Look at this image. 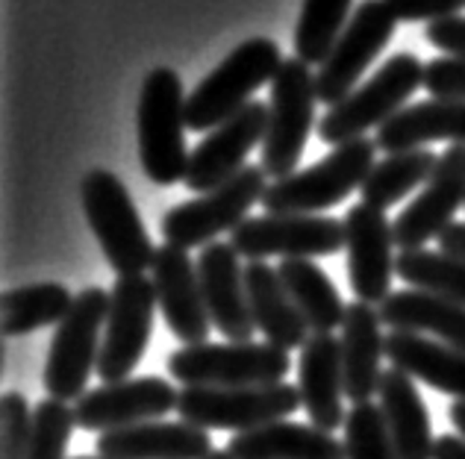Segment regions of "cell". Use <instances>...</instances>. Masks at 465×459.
<instances>
[{
    "label": "cell",
    "instance_id": "1",
    "mask_svg": "<svg viewBox=\"0 0 465 459\" xmlns=\"http://www.w3.org/2000/svg\"><path fill=\"white\" fill-rule=\"evenodd\" d=\"M139 160L156 186H174L186 180L192 153L186 148V94L177 71L153 68L139 94Z\"/></svg>",
    "mask_w": 465,
    "mask_h": 459
},
{
    "label": "cell",
    "instance_id": "2",
    "mask_svg": "<svg viewBox=\"0 0 465 459\" xmlns=\"http://www.w3.org/2000/svg\"><path fill=\"white\" fill-rule=\"evenodd\" d=\"M377 156L374 139H353L333 148L322 162L310 165L307 171L274 180L262 198V210L274 215H318L345 200L351 191L362 189L365 177L371 174Z\"/></svg>",
    "mask_w": 465,
    "mask_h": 459
},
{
    "label": "cell",
    "instance_id": "3",
    "mask_svg": "<svg viewBox=\"0 0 465 459\" xmlns=\"http://www.w3.org/2000/svg\"><path fill=\"white\" fill-rule=\"evenodd\" d=\"M80 198L85 221L101 241L104 257L115 269V274L127 277L144 274V269H151L156 248L139 219L127 186L106 168H94L83 177Z\"/></svg>",
    "mask_w": 465,
    "mask_h": 459
},
{
    "label": "cell",
    "instance_id": "4",
    "mask_svg": "<svg viewBox=\"0 0 465 459\" xmlns=\"http://www.w3.org/2000/svg\"><path fill=\"white\" fill-rule=\"evenodd\" d=\"M283 56L272 39H248L198 89L186 94V124L194 132L215 130L251 103V94L277 77Z\"/></svg>",
    "mask_w": 465,
    "mask_h": 459
},
{
    "label": "cell",
    "instance_id": "5",
    "mask_svg": "<svg viewBox=\"0 0 465 459\" xmlns=\"http://www.w3.org/2000/svg\"><path fill=\"white\" fill-rule=\"evenodd\" d=\"M419 86H424L421 59L415 54L389 56L374 77L353 89L341 103L330 106V112L318 121V139L339 148L345 142L362 139L365 130H381L403 110Z\"/></svg>",
    "mask_w": 465,
    "mask_h": 459
},
{
    "label": "cell",
    "instance_id": "6",
    "mask_svg": "<svg viewBox=\"0 0 465 459\" xmlns=\"http://www.w3.org/2000/svg\"><path fill=\"white\" fill-rule=\"evenodd\" d=\"M109 316V292L85 286L74 298V307L56 324L51 350L45 362V389L56 401H80L92 371L97 368L104 345V327Z\"/></svg>",
    "mask_w": 465,
    "mask_h": 459
},
{
    "label": "cell",
    "instance_id": "7",
    "mask_svg": "<svg viewBox=\"0 0 465 459\" xmlns=\"http://www.w3.org/2000/svg\"><path fill=\"white\" fill-rule=\"evenodd\" d=\"M292 368L289 354L268 342L186 345L168 356V374L177 383L210 386V389H242V386L283 383Z\"/></svg>",
    "mask_w": 465,
    "mask_h": 459
},
{
    "label": "cell",
    "instance_id": "8",
    "mask_svg": "<svg viewBox=\"0 0 465 459\" xmlns=\"http://www.w3.org/2000/svg\"><path fill=\"white\" fill-rule=\"evenodd\" d=\"M315 74L298 56L283 59L277 77L272 80L268 101V130L262 139V171L274 180L295 174L307 148L310 130L315 124Z\"/></svg>",
    "mask_w": 465,
    "mask_h": 459
},
{
    "label": "cell",
    "instance_id": "9",
    "mask_svg": "<svg viewBox=\"0 0 465 459\" xmlns=\"http://www.w3.org/2000/svg\"><path fill=\"white\" fill-rule=\"evenodd\" d=\"M265 177L268 174L262 171V165H244L236 177L218 189L171 207L163 215V221H159L165 245H174L183 250L206 248L213 245L215 236L227 233V230L232 233L248 219L253 203H262L268 186H272Z\"/></svg>",
    "mask_w": 465,
    "mask_h": 459
},
{
    "label": "cell",
    "instance_id": "10",
    "mask_svg": "<svg viewBox=\"0 0 465 459\" xmlns=\"http://www.w3.org/2000/svg\"><path fill=\"white\" fill-rule=\"evenodd\" d=\"M303 409L298 386H242V389H210V386H189L180 392L177 413L180 421L201 430H239L286 421L292 413Z\"/></svg>",
    "mask_w": 465,
    "mask_h": 459
},
{
    "label": "cell",
    "instance_id": "11",
    "mask_svg": "<svg viewBox=\"0 0 465 459\" xmlns=\"http://www.w3.org/2000/svg\"><path fill=\"white\" fill-rule=\"evenodd\" d=\"M156 309V288L144 274H127L113 283L104 345L97 356V377L106 386L124 383L142 362L153 336Z\"/></svg>",
    "mask_w": 465,
    "mask_h": 459
},
{
    "label": "cell",
    "instance_id": "12",
    "mask_svg": "<svg viewBox=\"0 0 465 459\" xmlns=\"http://www.w3.org/2000/svg\"><path fill=\"white\" fill-rule=\"evenodd\" d=\"M230 245L239 257L256 262L265 257L283 259H315L333 257L345 248V224L330 215H256L244 219L230 233Z\"/></svg>",
    "mask_w": 465,
    "mask_h": 459
},
{
    "label": "cell",
    "instance_id": "13",
    "mask_svg": "<svg viewBox=\"0 0 465 459\" xmlns=\"http://www.w3.org/2000/svg\"><path fill=\"white\" fill-rule=\"evenodd\" d=\"M395 24L398 18L391 15L386 0H360L345 33L339 35L333 54L315 74L318 101L327 106L345 101L357 89L365 68L386 51V44L395 35Z\"/></svg>",
    "mask_w": 465,
    "mask_h": 459
},
{
    "label": "cell",
    "instance_id": "14",
    "mask_svg": "<svg viewBox=\"0 0 465 459\" xmlns=\"http://www.w3.org/2000/svg\"><path fill=\"white\" fill-rule=\"evenodd\" d=\"M177 401L180 392L174 389V383L148 374V377L109 383L85 392L74 404V418L80 430L104 436L109 430L159 421L171 409H177Z\"/></svg>",
    "mask_w": 465,
    "mask_h": 459
},
{
    "label": "cell",
    "instance_id": "15",
    "mask_svg": "<svg viewBox=\"0 0 465 459\" xmlns=\"http://www.w3.org/2000/svg\"><path fill=\"white\" fill-rule=\"evenodd\" d=\"M345 224L348 250V280L353 298L362 304L381 307L391 295V274H395V230L383 210L369 203H357L341 219Z\"/></svg>",
    "mask_w": 465,
    "mask_h": 459
},
{
    "label": "cell",
    "instance_id": "16",
    "mask_svg": "<svg viewBox=\"0 0 465 459\" xmlns=\"http://www.w3.org/2000/svg\"><path fill=\"white\" fill-rule=\"evenodd\" d=\"M460 207H465V144H450L421 195L391 221L395 245L401 250L424 248L454 224Z\"/></svg>",
    "mask_w": 465,
    "mask_h": 459
},
{
    "label": "cell",
    "instance_id": "17",
    "mask_svg": "<svg viewBox=\"0 0 465 459\" xmlns=\"http://www.w3.org/2000/svg\"><path fill=\"white\" fill-rule=\"evenodd\" d=\"M268 130V106L260 101H251L242 112H236L222 127H215L198 148L192 151L189 171H186V189L194 195L218 189L227 180L236 177L248 153L262 144Z\"/></svg>",
    "mask_w": 465,
    "mask_h": 459
},
{
    "label": "cell",
    "instance_id": "18",
    "mask_svg": "<svg viewBox=\"0 0 465 459\" xmlns=\"http://www.w3.org/2000/svg\"><path fill=\"white\" fill-rule=\"evenodd\" d=\"M151 280L156 288L159 312H163L171 336H177L186 345H203L213 330V318L206 312L198 262H192L183 248L163 245L156 248Z\"/></svg>",
    "mask_w": 465,
    "mask_h": 459
},
{
    "label": "cell",
    "instance_id": "19",
    "mask_svg": "<svg viewBox=\"0 0 465 459\" xmlns=\"http://www.w3.org/2000/svg\"><path fill=\"white\" fill-rule=\"evenodd\" d=\"M198 277L213 327L230 342H253L256 324L244 288V265L230 241H213L198 257Z\"/></svg>",
    "mask_w": 465,
    "mask_h": 459
},
{
    "label": "cell",
    "instance_id": "20",
    "mask_svg": "<svg viewBox=\"0 0 465 459\" xmlns=\"http://www.w3.org/2000/svg\"><path fill=\"white\" fill-rule=\"evenodd\" d=\"M298 392L303 409L318 430L333 433L345 427V374H341V347L333 333H312L301 347L298 362Z\"/></svg>",
    "mask_w": 465,
    "mask_h": 459
},
{
    "label": "cell",
    "instance_id": "21",
    "mask_svg": "<svg viewBox=\"0 0 465 459\" xmlns=\"http://www.w3.org/2000/svg\"><path fill=\"white\" fill-rule=\"evenodd\" d=\"M215 454L210 430L189 421H144L97 436L104 459H210Z\"/></svg>",
    "mask_w": 465,
    "mask_h": 459
},
{
    "label": "cell",
    "instance_id": "22",
    "mask_svg": "<svg viewBox=\"0 0 465 459\" xmlns=\"http://www.w3.org/2000/svg\"><path fill=\"white\" fill-rule=\"evenodd\" d=\"M381 324V309L362 300H353L341 321V374H345V397L353 406L369 404L381 392V362L386 356Z\"/></svg>",
    "mask_w": 465,
    "mask_h": 459
},
{
    "label": "cell",
    "instance_id": "23",
    "mask_svg": "<svg viewBox=\"0 0 465 459\" xmlns=\"http://www.w3.org/2000/svg\"><path fill=\"white\" fill-rule=\"evenodd\" d=\"M244 288H248L256 333H262L268 345L286 350V354L307 345L312 333L298 312L295 300L289 298L274 265H265L262 259L244 265Z\"/></svg>",
    "mask_w": 465,
    "mask_h": 459
},
{
    "label": "cell",
    "instance_id": "24",
    "mask_svg": "<svg viewBox=\"0 0 465 459\" xmlns=\"http://www.w3.org/2000/svg\"><path fill=\"white\" fill-rule=\"evenodd\" d=\"M381 321L395 333H415L465 354V307L421 288L391 292L381 307Z\"/></svg>",
    "mask_w": 465,
    "mask_h": 459
},
{
    "label": "cell",
    "instance_id": "25",
    "mask_svg": "<svg viewBox=\"0 0 465 459\" xmlns=\"http://www.w3.org/2000/svg\"><path fill=\"white\" fill-rule=\"evenodd\" d=\"M377 395H381V413L398 459H433V425L415 377L401 368H386Z\"/></svg>",
    "mask_w": 465,
    "mask_h": 459
},
{
    "label": "cell",
    "instance_id": "26",
    "mask_svg": "<svg viewBox=\"0 0 465 459\" xmlns=\"http://www.w3.org/2000/svg\"><path fill=\"white\" fill-rule=\"evenodd\" d=\"M377 151L403 153L419 151L430 142H450L465 144V101H421L389 118L386 124L377 130Z\"/></svg>",
    "mask_w": 465,
    "mask_h": 459
},
{
    "label": "cell",
    "instance_id": "27",
    "mask_svg": "<svg viewBox=\"0 0 465 459\" xmlns=\"http://www.w3.org/2000/svg\"><path fill=\"white\" fill-rule=\"evenodd\" d=\"M230 459H348L345 442L315 425L274 421V425L236 433L227 448Z\"/></svg>",
    "mask_w": 465,
    "mask_h": 459
},
{
    "label": "cell",
    "instance_id": "28",
    "mask_svg": "<svg viewBox=\"0 0 465 459\" xmlns=\"http://www.w3.org/2000/svg\"><path fill=\"white\" fill-rule=\"evenodd\" d=\"M386 359L391 368L407 371L410 377L427 383L436 392L450 395L454 401H465V354L436 339L415 333L386 336Z\"/></svg>",
    "mask_w": 465,
    "mask_h": 459
},
{
    "label": "cell",
    "instance_id": "29",
    "mask_svg": "<svg viewBox=\"0 0 465 459\" xmlns=\"http://www.w3.org/2000/svg\"><path fill=\"white\" fill-rule=\"evenodd\" d=\"M277 274L307 321L310 333H333L341 327L348 307L333 280L312 259H283L277 265Z\"/></svg>",
    "mask_w": 465,
    "mask_h": 459
},
{
    "label": "cell",
    "instance_id": "30",
    "mask_svg": "<svg viewBox=\"0 0 465 459\" xmlns=\"http://www.w3.org/2000/svg\"><path fill=\"white\" fill-rule=\"evenodd\" d=\"M74 298L77 295H71L63 283H30L9 288L4 295V316H0L4 336L18 339V336L59 324L74 307Z\"/></svg>",
    "mask_w": 465,
    "mask_h": 459
},
{
    "label": "cell",
    "instance_id": "31",
    "mask_svg": "<svg viewBox=\"0 0 465 459\" xmlns=\"http://www.w3.org/2000/svg\"><path fill=\"white\" fill-rule=\"evenodd\" d=\"M439 165V156L430 148H419V151H403V153H389L386 160H381L371 174L365 177V183L360 189L362 203H369L374 210H389L395 207L398 200H403L415 191L421 183L433 177Z\"/></svg>",
    "mask_w": 465,
    "mask_h": 459
},
{
    "label": "cell",
    "instance_id": "32",
    "mask_svg": "<svg viewBox=\"0 0 465 459\" xmlns=\"http://www.w3.org/2000/svg\"><path fill=\"white\" fill-rule=\"evenodd\" d=\"M395 274L410 288L433 292L465 307V259L442 250H401L395 259Z\"/></svg>",
    "mask_w": 465,
    "mask_h": 459
},
{
    "label": "cell",
    "instance_id": "33",
    "mask_svg": "<svg viewBox=\"0 0 465 459\" xmlns=\"http://www.w3.org/2000/svg\"><path fill=\"white\" fill-rule=\"evenodd\" d=\"M353 0H303L295 27V54L307 65H324L351 21Z\"/></svg>",
    "mask_w": 465,
    "mask_h": 459
},
{
    "label": "cell",
    "instance_id": "34",
    "mask_svg": "<svg viewBox=\"0 0 465 459\" xmlns=\"http://www.w3.org/2000/svg\"><path fill=\"white\" fill-rule=\"evenodd\" d=\"M77 427L74 406L56 397H45L33 406V433L27 459H65L71 433Z\"/></svg>",
    "mask_w": 465,
    "mask_h": 459
},
{
    "label": "cell",
    "instance_id": "35",
    "mask_svg": "<svg viewBox=\"0 0 465 459\" xmlns=\"http://www.w3.org/2000/svg\"><path fill=\"white\" fill-rule=\"evenodd\" d=\"M345 454L348 459H398L389 439L381 404H357L345 418Z\"/></svg>",
    "mask_w": 465,
    "mask_h": 459
},
{
    "label": "cell",
    "instance_id": "36",
    "mask_svg": "<svg viewBox=\"0 0 465 459\" xmlns=\"http://www.w3.org/2000/svg\"><path fill=\"white\" fill-rule=\"evenodd\" d=\"M4 459H27L30 451V433H33V409L27 406V397L21 392L4 395Z\"/></svg>",
    "mask_w": 465,
    "mask_h": 459
},
{
    "label": "cell",
    "instance_id": "37",
    "mask_svg": "<svg viewBox=\"0 0 465 459\" xmlns=\"http://www.w3.org/2000/svg\"><path fill=\"white\" fill-rule=\"evenodd\" d=\"M424 89L439 101H465V59L436 56L424 65Z\"/></svg>",
    "mask_w": 465,
    "mask_h": 459
},
{
    "label": "cell",
    "instance_id": "38",
    "mask_svg": "<svg viewBox=\"0 0 465 459\" xmlns=\"http://www.w3.org/2000/svg\"><path fill=\"white\" fill-rule=\"evenodd\" d=\"M386 6L391 9V15L398 21H442L454 18L457 12L465 9V0H386Z\"/></svg>",
    "mask_w": 465,
    "mask_h": 459
},
{
    "label": "cell",
    "instance_id": "39",
    "mask_svg": "<svg viewBox=\"0 0 465 459\" xmlns=\"http://www.w3.org/2000/svg\"><path fill=\"white\" fill-rule=\"evenodd\" d=\"M424 39L448 56L465 59V15H454V18H442V21L427 24Z\"/></svg>",
    "mask_w": 465,
    "mask_h": 459
},
{
    "label": "cell",
    "instance_id": "40",
    "mask_svg": "<svg viewBox=\"0 0 465 459\" xmlns=\"http://www.w3.org/2000/svg\"><path fill=\"white\" fill-rule=\"evenodd\" d=\"M436 241H439V248H442V253L465 259V221H454Z\"/></svg>",
    "mask_w": 465,
    "mask_h": 459
},
{
    "label": "cell",
    "instance_id": "41",
    "mask_svg": "<svg viewBox=\"0 0 465 459\" xmlns=\"http://www.w3.org/2000/svg\"><path fill=\"white\" fill-rule=\"evenodd\" d=\"M433 459H465V442H462L460 436H450V433H442V436H436Z\"/></svg>",
    "mask_w": 465,
    "mask_h": 459
},
{
    "label": "cell",
    "instance_id": "42",
    "mask_svg": "<svg viewBox=\"0 0 465 459\" xmlns=\"http://www.w3.org/2000/svg\"><path fill=\"white\" fill-rule=\"evenodd\" d=\"M448 415H450V425H454V430H457V436L465 442V401H454V404H450Z\"/></svg>",
    "mask_w": 465,
    "mask_h": 459
},
{
    "label": "cell",
    "instance_id": "43",
    "mask_svg": "<svg viewBox=\"0 0 465 459\" xmlns=\"http://www.w3.org/2000/svg\"><path fill=\"white\" fill-rule=\"evenodd\" d=\"M210 459H230V454H227V451H215Z\"/></svg>",
    "mask_w": 465,
    "mask_h": 459
},
{
    "label": "cell",
    "instance_id": "44",
    "mask_svg": "<svg viewBox=\"0 0 465 459\" xmlns=\"http://www.w3.org/2000/svg\"><path fill=\"white\" fill-rule=\"evenodd\" d=\"M74 459H104V456H74Z\"/></svg>",
    "mask_w": 465,
    "mask_h": 459
}]
</instances>
